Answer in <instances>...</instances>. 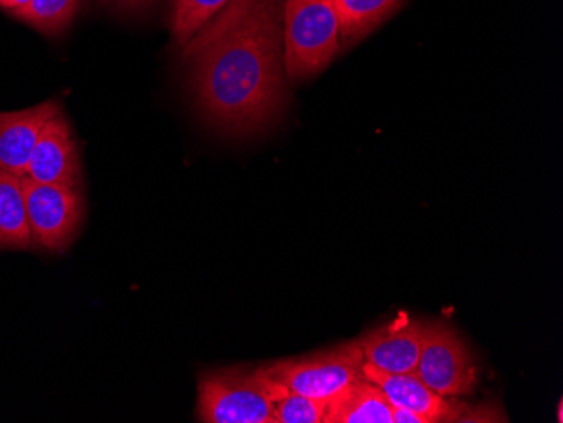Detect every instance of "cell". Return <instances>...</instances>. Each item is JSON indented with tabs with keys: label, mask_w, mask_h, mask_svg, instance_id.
Masks as SVG:
<instances>
[{
	"label": "cell",
	"mask_w": 563,
	"mask_h": 423,
	"mask_svg": "<svg viewBox=\"0 0 563 423\" xmlns=\"http://www.w3.org/2000/svg\"><path fill=\"white\" fill-rule=\"evenodd\" d=\"M394 423H427V420L410 410L394 407Z\"/></svg>",
	"instance_id": "ac0fdd59"
},
{
	"label": "cell",
	"mask_w": 563,
	"mask_h": 423,
	"mask_svg": "<svg viewBox=\"0 0 563 423\" xmlns=\"http://www.w3.org/2000/svg\"><path fill=\"white\" fill-rule=\"evenodd\" d=\"M22 181L34 246L53 254L68 251L84 225V188Z\"/></svg>",
	"instance_id": "5b68a950"
},
{
	"label": "cell",
	"mask_w": 563,
	"mask_h": 423,
	"mask_svg": "<svg viewBox=\"0 0 563 423\" xmlns=\"http://www.w3.org/2000/svg\"><path fill=\"white\" fill-rule=\"evenodd\" d=\"M228 2L230 0H173L170 34L174 44L183 49Z\"/></svg>",
	"instance_id": "9a60e30c"
},
{
	"label": "cell",
	"mask_w": 563,
	"mask_h": 423,
	"mask_svg": "<svg viewBox=\"0 0 563 423\" xmlns=\"http://www.w3.org/2000/svg\"><path fill=\"white\" fill-rule=\"evenodd\" d=\"M324 423H394V407L363 378L329 403Z\"/></svg>",
	"instance_id": "8fae6325"
},
{
	"label": "cell",
	"mask_w": 563,
	"mask_h": 423,
	"mask_svg": "<svg viewBox=\"0 0 563 423\" xmlns=\"http://www.w3.org/2000/svg\"><path fill=\"white\" fill-rule=\"evenodd\" d=\"M341 47L334 0H286L284 63L294 84L318 77Z\"/></svg>",
	"instance_id": "3957f363"
},
{
	"label": "cell",
	"mask_w": 563,
	"mask_h": 423,
	"mask_svg": "<svg viewBox=\"0 0 563 423\" xmlns=\"http://www.w3.org/2000/svg\"><path fill=\"white\" fill-rule=\"evenodd\" d=\"M404 0H334L344 47L360 43L398 11Z\"/></svg>",
	"instance_id": "4fadbf2b"
},
{
	"label": "cell",
	"mask_w": 563,
	"mask_h": 423,
	"mask_svg": "<svg viewBox=\"0 0 563 423\" xmlns=\"http://www.w3.org/2000/svg\"><path fill=\"white\" fill-rule=\"evenodd\" d=\"M426 322L400 312L394 321L357 339L366 365L387 372H416Z\"/></svg>",
	"instance_id": "ba28073f"
},
{
	"label": "cell",
	"mask_w": 563,
	"mask_h": 423,
	"mask_svg": "<svg viewBox=\"0 0 563 423\" xmlns=\"http://www.w3.org/2000/svg\"><path fill=\"white\" fill-rule=\"evenodd\" d=\"M363 375L382 390L391 407L410 410L427 423L459 422L470 410L464 403L449 402L448 398L430 390L416 372L379 371L365 363Z\"/></svg>",
	"instance_id": "9c48e42d"
},
{
	"label": "cell",
	"mask_w": 563,
	"mask_h": 423,
	"mask_svg": "<svg viewBox=\"0 0 563 423\" xmlns=\"http://www.w3.org/2000/svg\"><path fill=\"white\" fill-rule=\"evenodd\" d=\"M84 2L85 0H31L25 8L9 15L47 36H58L71 24Z\"/></svg>",
	"instance_id": "5bb4252c"
},
{
	"label": "cell",
	"mask_w": 563,
	"mask_h": 423,
	"mask_svg": "<svg viewBox=\"0 0 563 423\" xmlns=\"http://www.w3.org/2000/svg\"><path fill=\"white\" fill-rule=\"evenodd\" d=\"M417 377L445 398L473 393L477 369L470 347L445 322H429L423 334Z\"/></svg>",
	"instance_id": "8992f818"
},
{
	"label": "cell",
	"mask_w": 563,
	"mask_h": 423,
	"mask_svg": "<svg viewBox=\"0 0 563 423\" xmlns=\"http://www.w3.org/2000/svg\"><path fill=\"white\" fill-rule=\"evenodd\" d=\"M22 179L0 170V248L5 251L34 248Z\"/></svg>",
	"instance_id": "7c38bea8"
},
{
	"label": "cell",
	"mask_w": 563,
	"mask_h": 423,
	"mask_svg": "<svg viewBox=\"0 0 563 423\" xmlns=\"http://www.w3.org/2000/svg\"><path fill=\"white\" fill-rule=\"evenodd\" d=\"M286 0H230L183 47L202 116L224 134L268 131L289 102Z\"/></svg>",
	"instance_id": "6da1fadb"
},
{
	"label": "cell",
	"mask_w": 563,
	"mask_h": 423,
	"mask_svg": "<svg viewBox=\"0 0 563 423\" xmlns=\"http://www.w3.org/2000/svg\"><path fill=\"white\" fill-rule=\"evenodd\" d=\"M25 178L43 185L84 188L80 148L63 110L41 131Z\"/></svg>",
	"instance_id": "52a82bcc"
},
{
	"label": "cell",
	"mask_w": 563,
	"mask_h": 423,
	"mask_svg": "<svg viewBox=\"0 0 563 423\" xmlns=\"http://www.w3.org/2000/svg\"><path fill=\"white\" fill-rule=\"evenodd\" d=\"M362 347L357 341L329 347L314 355L282 359L264 366L268 377L294 393L331 403L363 380Z\"/></svg>",
	"instance_id": "277c9868"
},
{
	"label": "cell",
	"mask_w": 563,
	"mask_h": 423,
	"mask_svg": "<svg viewBox=\"0 0 563 423\" xmlns=\"http://www.w3.org/2000/svg\"><path fill=\"white\" fill-rule=\"evenodd\" d=\"M286 388L261 368H223L202 372L198 419L205 423H277L275 400Z\"/></svg>",
	"instance_id": "7a4b0ae2"
},
{
	"label": "cell",
	"mask_w": 563,
	"mask_h": 423,
	"mask_svg": "<svg viewBox=\"0 0 563 423\" xmlns=\"http://www.w3.org/2000/svg\"><path fill=\"white\" fill-rule=\"evenodd\" d=\"M30 2L31 0H0V9H4L8 14H11V12L25 8Z\"/></svg>",
	"instance_id": "d6986e66"
},
{
	"label": "cell",
	"mask_w": 563,
	"mask_h": 423,
	"mask_svg": "<svg viewBox=\"0 0 563 423\" xmlns=\"http://www.w3.org/2000/svg\"><path fill=\"white\" fill-rule=\"evenodd\" d=\"M328 402L284 390L275 400L277 423H324Z\"/></svg>",
	"instance_id": "2e32d148"
},
{
	"label": "cell",
	"mask_w": 563,
	"mask_h": 423,
	"mask_svg": "<svg viewBox=\"0 0 563 423\" xmlns=\"http://www.w3.org/2000/svg\"><path fill=\"white\" fill-rule=\"evenodd\" d=\"M100 2L101 4L117 9V11L134 12L148 8V5L154 4L156 0H100Z\"/></svg>",
	"instance_id": "e0dca14e"
},
{
	"label": "cell",
	"mask_w": 563,
	"mask_h": 423,
	"mask_svg": "<svg viewBox=\"0 0 563 423\" xmlns=\"http://www.w3.org/2000/svg\"><path fill=\"white\" fill-rule=\"evenodd\" d=\"M59 110L56 100H47L31 109L0 112V170L25 178L41 131Z\"/></svg>",
	"instance_id": "30bf717a"
}]
</instances>
